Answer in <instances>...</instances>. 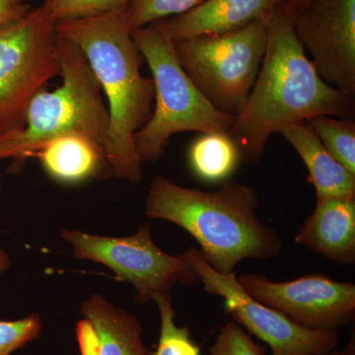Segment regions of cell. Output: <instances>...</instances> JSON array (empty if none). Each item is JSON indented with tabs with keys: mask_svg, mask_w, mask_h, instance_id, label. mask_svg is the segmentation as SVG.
Wrapping results in <instances>:
<instances>
[{
	"mask_svg": "<svg viewBox=\"0 0 355 355\" xmlns=\"http://www.w3.org/2000/svg\"><path fill=\"white\" fill-rule=\"evenodd\" d=\"M284 3L266 17L265 57L229 135L247 160H259L270 135L286 125L316 116L354 118V97L319 76Z\"/></svg>",
	"mask_w": 355,
	"mask_h": 355,
	"instance_id": "1",
	"label": "cell"
},
{
	"mask_svg": "<svg viewBox=\"0 0 355 355\" xmlns=\"http://www.w3.org/2000/svg\"><path fill=\"white\" fill-rule=\"evenodd\" d=\"M55 31L83 51L106 94V160L112 175L139 183L144 162L133 137L150 118L154 85L153 78L140 71L142 55L132 39L128 7L97 17L60 21Z\"/></svg>",
	"mask_w": 355,
	"mask_h": 355,
	"instance_id": "2",
	"label": "cell"
},
{
	"mask_svg": "<svg viewBox=\"0 0 355 355\" xmlns=\"http://www.w3.org/2000/svg\"><path fill=\"white\" fill-rule=\"evenodd\" d=\"M259 205L256 191L245 184L225 181L218 190L205 191L157 176L147 193L146 214L190 233L207 263L226 273L246 259L268 260L282 254V237L259 218Z\"/></svg>",
	"mask_w": 355,
	"mask_h": 355,
	"instance_id": "3",
	"label": "cell"
},
{
	"mask_svg": "<svg viewBox=\"0 0 355 355\" xmlns=\"http://www.w3.org/2000/svg\"><path fill=\"white\" fill-rule=\"evenodd\" d=\"M58 46L62 85L40 91L30 103L24 127L0 135V160L32 157L51 140L67 135L87 137L106 156L110 121L101 86L76 44L58 36Z\"/></svg>",
	"mask_w": 355,
	"mask_h": 355,
	"instance_id": "4",
	"label": "cell"
},
{
	"mask_svg": "<svg viewBox=\"0 0 355 355\" xmlns=\"http://www.w3.org/2000/svg\"><path fill=\"white\" fill-rule=\"evenodd\" d=\"M132 36L150 69L155 98L153 113L133 137L142 162L162 157L177 133L230 135L235 116L219 111L202 94L182 67L174 42L154 24L135 30Z\"/></svg>",
	"mask_w": 355,
	"mask_h": 355,
	"instance_id": "5",
	"label": "cell"
},
{
	"mask_svg": "<svg viewBox=\"0 0 355 355\" xmlns=\"http://www.w3.org/2000/svg\"><path fill=\"white\" fill-rule=\"evenodd\" d=\"M266 19L224 34L174 42L184 71L223 113L236 116L246 104L265 57Z\"/></svg>",
	"mask_w": 355,
	"mask_h": 355,
	"instance_id": "6",
	"label": "cell"
},
{
	"mask_svg": "<svg viewBox=\"0 0 355 355\" xmlns=\"http://www.w3.org/2000/svg\"><path fill=\"white\" fill-rule=\"evenodd\" d=\"M55 24L40 6L0 27V135L24 127L33 98L60 76Z\"/></svg>",
	"mask_w": 355,
	"mask_h": 355,
	"instance_id": "7",
	"label": "cell"
},
{
	"mask_svg": "<svg viewBox=\"0 0 355 355\" xmlns=\"http://www.w3.org/2000/svg\"><path fill=\"white\" fill-rule=\"evenodd\" d=\"M60 235L71 245L76 259L102 263L116 279L132 284L135 301L140 304L170 293L175 284L195 286L200 282L183 254L165 253L155 244L149 224L127 237L88 234L74 229H64Z\"/></svg>",
	"mask_w": 355,
	"mask_h": 355,
	"instance_id": "8",
	"label": "cell"
},
{
	"mask_svg": "<svg viewBox=\"0 0 355 355\" xmlns=\"http://www.w3.org/2000/svg\"><path fill=\"white\" fill-rule=\"evenodd\" d=\"M182 254L198 275L205 291L223 298L233 320L266 343L272 355H324L338 347V331L311 330L261 304L243 289L235 272H217L197 248H189Z\"/></svg>",
	"mask_w": 355,
	"mask_h": 355,
	"instance_id": "9",
	"label": "cell"
},
{
	"mask_svg": "<svg viewBox=\"0 0 355 355\" xmlns=\"http://www.w3.org/2000/svg\"><path fill=\"white\" fill-rule=\"evenodd\" d=\"M254 300L279 311L294 323L311 330L336 331L355 317V284L323 275H309L277 282L260 273L237 277Z\"/></svg>",
	"mask_w": 355,
	"mask_h": 355,
	"instance_id": "10",
	"label": "cell"
},
{
	"mask_svg": "<svg viewBox=\"0 0 355 355\" xmlns=\"http://www.w3.org/2000/svg\"><path fill=\"white\" fill-rule=\"evenodd\" d=\"M288 10L321 78L355 97V0H311Z\"/></svg>",
	"mask_w": 355,
	"mask_h": 355,
	"instance_id": "11",
	"label": "cell"
},
{
	"mask_svg": "<svg viewBox=\"0 0 355 355\" xmlns=\"http://www.w3.org/2000/svg\"><path fill=\"white\" fill-rule=\"evenodd\" d=\"M76 335L83 355H153L142 342L137 317L93 294L81 305Z\"/></svg>",
	"mask_w": 355,
	"mask_h": 355,
	"instance_id": "12",
	"label": "cell"
},
{
	"mask_svg": "<svg viewBox=\"0 0 355 355\" xmlns=\"http://www.w3.org/2000/svg\"><path fill=\"white\" fill-rule=\"evenodd\" d=\"M286 0H205L188 12L153 23L173 42L224 34L266 19Z\"/></svg>",
	"mask_w": 355,
	"mask_h": 355,
	"instance_id": "13",
	"label": "cell"
},
{
	"mask_svg": "<svg viewBox=\"0 0 355 355\" xmlns=\"http://www.w3.org/2000/svg\"><path fill=\"white\" fill-rule=\"evenodd\" d=\"M295 242L340 265L355 263V198H317Z\"/></svg>",
	"mask_w": 355,
	"mask_h": 355,
	"instance_id": "14",
	"label": "cell"
},
{
	"mask_svg": "<svg viewBox=\"0 0 355 355\" xmlns=\"http://www.w3.org/2000/svg\"><path fill=\"white\" fill-rule=\"evenodd\" d=\"M279 133L304 162L317 198H355V175L329 153L307 121L286 125Z\"/></svg>",
	"mask_w": 355,
	"mask_h": 355,
	"instance_id": "15",
	"label": "cell"
},
{
	"mask_svg": "<svg viewBox=\"0 0 355 355\" xmlns=\"http://www.w3.org/2000/svg\"><path fill=\"white\" fill-rule=\"evenodd\" d=\"M35 156L51 177L65 184L112 175L102 149L83 135L58 137L42 147Z\"/></svg>",
	"mask_w": 355,
	"mask_h": 355,
	"instance_id": "16",
	"label": "cell"
},
{
	"mask_svg": "<svg viewBox=\"0 0 355 355\" xmlns=\"http://www.w3.org/2000/svg\"><path fill=\"white\" fill-rule=\"evenodd\" d=\"M241 158L234 140L225 133H205L191 147L189 159L193 173L207 182L225 181Z\"/></svg>",
	"mask_w": 355,
	"mask_h": 355,
	"instance_id": "17",
	"label": "cell"
},
{
	"mask_svg": "<svg viewBox=\"0 0 355 355\" xmlns=\"http://www.w3.org/2000/svg\"><path fill=\"white\" fill-rule=\"evenodd\" d=\"M308 123L324 148L343 167L355 175V123L354 119L316 116Z\"/></svg>",
	"mask_w": 355,
	"mask_h": 355,
	"instance_id": "18",
	"label": "cell"
},
{
	"mask_svg": "<svg viewBox=\"0 0 355 355\" xmlns=\"http://www.w3.org/2000/svg\"><path fill=\"white\" fill-rule=\"evenodd\" d=\"M160 312L161 331L157 349L153 355H200V347L191 340L189 327H178L171 294L154 298Z\"/></svg>",
	"mask_w": 355,
	"mask_h": 355,
	"instance_id": "19",
	"label": "cell"
},
{
	"mask_svg": "<svg viewBox=\"0 0 355 355\" xmlns=\"http://www.w3.org/2000/svg\"><path fill=\"white\" fill-rule=\"evenodd\" d=\"M205 0H132L128 6L130 30L140 29L158 21L181 15Z\"/></svg>",
	"mask_w": 355,
	"mask_h": 355,
	"instance_id": "20",
	"label": "cell"
},
{
	"mask_svg": "<svg viewBox=\"0 0 355 355\" xmlns=\"http://www.w3.org/2000/svg\"><path fill=\"white\" fill-rule=\"evenodd\" d=\"M132 0H44L55 22L85 19L128 8Z\"/></svg>",
	"mask_w": 355,
	"mask_h": 355,
	"instance_id": "21",
	"label": "cell"
},
{
	"mask_svg": "<svg viewBox=\"0 0 355 355\" xmlns=\"http://www.w3.org/2000/svg\"><path fill=\"white\" fill-rule=\"evenodd\" d=\"M209 355H266V349L254 343L241 324L232 320L219 331Z\"/></svg>",
	"mask_w": 355,
	"mask_h": 355,
	"instance_id": "22",
	"label": "cell"
},
{
	"mask_svg": "<svg viewBox=\"0 0 355 355\" xmlns=\"http://www.w3.org/2000/svg\"><path fill=\"white\" fill-rule=\"evenodd\" d=\"M42 326L41 316L34 313L17 321H0V355H10L38 338Z\"/></svg>",
	"mask_w": 355,
	"mask_h": 355,
	"instance_id": "23",
	"label": "cell"
},
{
	"mask_svg": "<svg viewBox=\"0 0 355 355\" xmlns=\"http://www.w3.org/2000/svg\"><path fill=\"white\" fill-rule=\"evenodd\" d=\"M30 9L26 0H0V27L20 19Z\"/></svg>",
	"mask_w": 355,
	"mask_h": 355,
	"instance_id": "24",
	"label": "cell"
},
{
	"mask_svg": "<svg viewBox=\"0 0 355 355\" xmlns=\"http://www.w3.org/2000/svg\"><path fill=\"white\" fill-rule=\"evenodd\" d=\"M11 266L10 258L8 254L0 249V275H2L6 270H8Z\"/></svg>",
	"mask_w": 355,
	"mask_h": 355,
	"instance_id": "25",
	"label": "cell"
},
{
	"mask_svg": "<svg viewBox=\"0 0 355 355\" xmlns=\"http://www.w3.org/2000/svg\"><path fill=\"white\" fill-rule=\"evenodd\" d=\"M324 355H354V340L352 338V340H350L347 347H345L343 350H331V352H328V354Z\"/></svg>",
	"mask_w": 355,
	"mask_h": 355,
	"instance_id": "26",
	"label": "cell"
},
{
	"mask_svg": "<svg viewBox=\"0 0 355 355\" xmlns=\"http://www.w3.org/2000/svg\"><path fill=\"white\" fill-rule=\"evenodd\" d=\"M310 1L311 0H286L284 4H286L291 10H295V9L305 6L306 4L309 3Z\"/></svg>",
	"mask_w": 355,
	"mask_h": 355,
	"instance_id": "27",
	"label": "cell"
}]
</instances>
